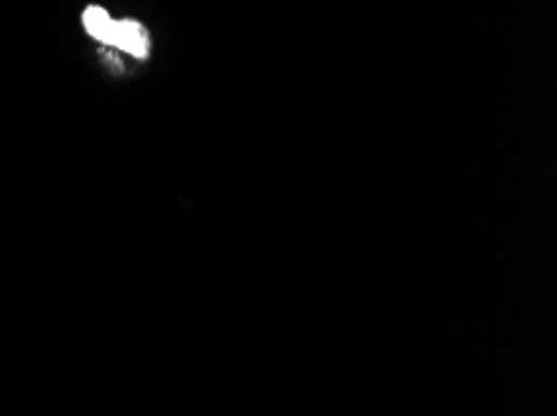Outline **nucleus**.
<instances>
[{
    "label": "nucleus",
    "instance_id": "2",
    "mask_svg": "<svg viewBox=\"0 0 557 416\" xmlns=\"http://www.w3.org/2000/svg\"><path fill=\"white\" fill-rule=\"evenodd\" d=\"M83 25H86L88 36H92L100 42H108V46H113L115 21L103 11V8H88V11L83 13Z\"/></svg>",
    "mask_w": 557,
    "mask_h": 416
},
{
    "label": "nucleus",
    "instance_id": "1",
    "mask_svg": "<svg viewBox=\"0 0 557 416\" xmlns=\"http://www.w3.org/2000/svg\"><path fill=\"white\" fill-rule=\"evenodd\" d=\"M113 46L125 50V53L146 58L148 50H150V40H148L146 28H143L140 23H135V21H115Z\"/></svg>",
    "mask_w": 557,
    "mask_h": 416
}]
</instances>
